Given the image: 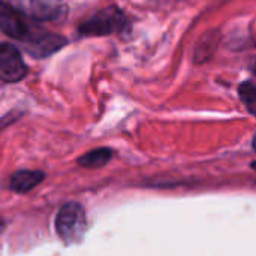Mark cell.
Masks as SVG:
<instances>
[{
    "instance_id": "1",
    "label": "cell",
    "mask_w": 256,
    "mask_h": 256,
    "mask_svg": "<svg viewBox=\"0 0 256 256\" xmlns=\"http://www.w3.org/2000/svg\"><path fill=\"white\" fill-rule=\"evenodd\" d=\"M56 230L60 240L66 246L81 243L87 231V218L84 207L75 201L63 204L56 218Z\"/></svg>"
},
{
    "instance_id": "2",
    "label": "cell",
    "mask_w": 256,
    "mask_h": 256,
    "mask_svg": "<svg viewBox=\"0 0 256 256\" xmlns=\"http://www.w3.org/2000/svg\"><path fill=\"white\" fill-rule=\"evenodd\" d=\"M129 27V20L124 12L117 6H108L96 12L92 18L78 27L81 36H108L112 33L124 32Z\"/></svg>"
},
{
    "instance_id": "3",
    "label": "cell",
    "mask_w": 256,
    "mask_h": 256,
    "mask_svg": "<svg viewBox=\"0 0 256 256\" xmlns=\"http://www.w3.org/2000/svg\"><path fill=\"white\" fill-rule=\"evenodd\" d=\"M24 16L36 21H54L64 15L66 8L57 0H9Z\"/></svg>"
},
{
    "instance_id": "4",
    "label": "cell",
    "mask_w": 256,
    "mask_h": 256,
    "mask_svg": "<svg viewBox=\"0 0 256 256\" xmlns=\"http://www.w3.org/2000/svg\"><path fill=\"white\" fill-rule=\"evenodd\" d=\"M27 75V66L16 46L0 44V80L4 82H18Z\"/></svg>"
},
{
    "instance_id": "5",
    "label": "cell",
    "mask_w": 256,
    "mask_h": 256,
    "mask_svg": "<svg viewBox=\"0 0 256 256\" xmlns=\"http://www.w3.org/2000/svg\"><path fill=\"white\" fill-rule=\"evenodd\" d=\"M21 12L12 4H8L0 0V28L2 32L16 40H24L28 38V28L21 18Z\"/></svg>"
},
{
    "instance_id": "6",
    "label": "cell",
    "mask_w": 256,
    "mask_h": 256,
    "mask_svg": "<svg viewBox=\"0 0 256 256\" xmlns=\"http://www.w3.org/2000/svg\"><path fill=\"white\" fill-rule=\"evenodd\" d=\"M24 42H26L24 50L32 57H36V58L50 57L68 44L64 36H60L56 33H45V34H40L38 38H30V39L27 38L24 39Z\"/></svg>"
},
{
    "instance_id": "7",
    "label": "cell",
    "mask_w": 256,
    "mask_h": 256,
    "mask_svg": "<svg viewBox=\"0 0 256 256\" xmlns=\"http://www.w3.org/2000/svg\"><path fill=\"white\" fill-rule=\"evenodd\" d=\"M45 180V172L39 170H21L10 176L9 178V189L15 194L24 195L33 190L38 184Z\"/></svg>"
},
{
    "instance_id": "8",
    "label": "cell",
    "mask_w": 256,
    "mask_h": 256,
    "mask_svg": "<svg viewBox=\"0 0 256 256\" xmlns=\"http://www.w3.org/2000/svg\"><path fill=\"white\" fill-rule=\"evenodd\" d=\"M112 158V150L106 148V147H100V148H94L86 154H82L81 158H78V165L88 168V170H94V168H100L104 165H106Z\"/></svg>"
},
{
    "instance_id": "9",
    "label": "cell",
    "mask_w": 256,
    "mask_h": 256,
    "mask_svg": "<svg viewBox=\"0 0 256 256\" xmlns=\"http://www.w3.org/2000/svg\"><path fill=\"white\" fill-rule=\"evenodd\" d=\"M238 94L243 104L246 105L248 111L256 116V84L250 81H244L238 87Z\"/></svg>"
},
{
    "instance_id": "10",
    "label": "cell",
    "mask_w": 256,
    "mask_h": 256,
    "mask_svg": "<svg viewBox=\"0 0 256 256\" xmlns=\"http://www.w3.org/2000/svg\"><path fill=\"white\" fill-rule=\"evenodd\" d=\"M4 228H6V224H4V220H3V219L0 218V234H2L3 231H4Z\"/></svg>"
},
{
    "instance_id": "11",
    "label": "cell",
    "mask_w": 256,
    "mask_h": 256,
    "mask_svg": "<svg viewBox=\"0 0 256 256\" xmlns=\"http://www.w3.org/2000/svg\"><path fill=\"white\" fill-rule=\"evenodd\" d=\"M252 146H254V150L256 152V134L255 136H254V141H252Z\"/></svg>"
},
{
    "instance_id": "12",
    "label": "cell",
    "mask_w": 256,
    "mask_h": 256,
    "mask_svg": "<svg viewBox=\"0 0 256 256\" xmlns=\"http://www.w3.org/2000/svg\"><path fill=\"white\" fill-rule=\"evenodd\" d=\"M255 168H256V165H255Z\"/></svg>"
}]
</instances>
